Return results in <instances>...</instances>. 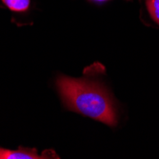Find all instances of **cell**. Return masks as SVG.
Here are the masks:
<instances>
[{
  "mask_svg": "<svg viewBox=\"0 0 159 159\" xmlns=\"http://www.w3.org/2000/svg\"><path fill=\"white\" fill-rule=\"evenodd\" d=\"M93 1H98V2H103V1H109V0H93Z\"/></svg>",
  "mask_w": 159,
  "mask_h": 159,
  "instance_id": "obj_5",
  "label": "cell"
},
{
  "mask_svg": "<svg viewBox=\"0 0 159 159\" xmlns=\"http://www.w3.org/2000/svg\"><path fill=\"white\" fill-rule=\"evenodd\" d=\"M104 74V66L94 63L85 69L81 78L58 75L55 86L68 110L114 127L117 124L116 110L112 97L99 79Z\"/></svg>",
  "mask_w": 159,
  "mask_h": 159,
  "instance_id": "obj_1",
  "label": "cell"
},
{
  "mask_svg": "<svg viewBox=\"0 0 159 159\" xmlns=\"http://www.w3.org/2000/svg\"><path fill=\"white\" fill-rule=\"evenodd\" d=\"M146 10L152 20L159 26V0H146Z\"/></svg>",
  "mask_w": 159,
  "mask_h": 159,
  "instance_id": "obj_4",
  "label": "cell"
},
{
  "mask_svg": "<svg viewBox=\"0 0 159 159\" xmlns=\"http://www.w3.org/2000/svg\"><path fill=\"white\" fill-rule=\"evenodd\" d=\"M59 158L54 151L46 150L41 154H38L34 148L19 147L17 150H9L0 147V159H50Z\"/></svg>",
  "mask_w": 159,
  "mask_h": 159,
  "instance_id": "obj_3",
  "label": "cell"
},
{
  "mask_svg": "<svg viewBox=\"0 0 159 159\" xmlns=\"http://www.w3.org/2000/svg\"><path fill=\"white\" fill-rule=\"evenodd\" d=\"M0 7L11 13V20L17 26L33 24L31 18L34 10L33 0H0Z\"/></svg>",
  "mask_w": 159,
  "mask_h": 159,
  "instance_id": "obj_2",
  "label": "cell"
}]
</instances>
